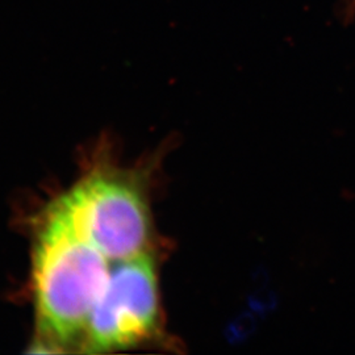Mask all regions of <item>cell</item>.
<instances>
[{
  "instance_id": "3",
  "label": "cell",
  "mask_w": 355,
  "mask_h": 355,
  "mask_svg": "<svg viewBox=\"0 0 355 355\" xmlns=\"http://www.w3.org/2000/svg\"><path fill=\"white\" fill-rule=\"evenodd\" d=\"M158 321L155 268L148 252L114 262L86 328L91 352L121 349L152 336Z\"/></svg>"
},
{
  "instance_id": "4",
  "label": "cell",
  "mask_w": 355,
  "mask_h": 355,
  "mask_svg": "<svg viewBox=\"0 0 355 355\" xmlns=\"http://www.w3.org/2000/svg\"><path fill=\"white\" fill-rule=\"evenodd\" d=\"M353 6L355 7V0H353Z\"/></svg>"
},
{
  "instance_id": "1",
  "label": "cell",
  "mask_w": 355,
  "mask_h": 355,
  "mask_svg": "<svg viewBox=\"0 0 355 355\" xmlns=\"http://www.w3.org/2000/svg\"><path fill=\"white\" fill-rule=\"evenodd\" d=\"M111 267L53 207L40 234L35 259L38 316L49 336L66 343L85 334Z\"/></svg>"
},
{
  "instance_id": "2",
  "label": "cell",
  "mask_w": 355,
  "mask_h": 355,
  "mask_svg": "<svg viewBox=\"0 0 355 355\" xmlns=\"http://www.w3.org/2000/svg\"><path fill=\"white\" fill-rule=\"evenodd\" d=\"M55 207L111 263L146 252L150 240L149 209L140 187L129 178L92 175Z\"/></svg>"
}]
</instances>
